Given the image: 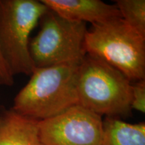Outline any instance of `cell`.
<instances>
[{"mask_svg":"<svg viewBox=\"0 0 145 145\" xmlns=\"http://www.w3.org/2000/svg\"><path fill=\"white\" fill-rule=\"evenodd\" d=\"M39 136L43 145H101V116L80 106L39 121Z\"/></svg>","mask_w":145,"mask_h":145,"instance_id":"cell-6","label":"cell"},{"mask_svg":"<svg viewBox=\"0 0 145 145\" xmlns=\"http://www.w3.org/2000/svg\"><path fill=\"white\" fill-rule=\"evenodd\" d=\"M39 22L40 30L30 42L35 68L82 61L87 54L86 23L69 20L48 9Z\"/></svg>","mask_w":145,"mask_h":145,"instance_id":"cell-5","label":"cell"},{"mask_svg":"<svg viewBox=\"0 0 145 145\" xmlns=\"http://www.w3.org/2000/svg\"><path fill=\"white\" fill-rule=\"evenodd\" d=\"M81 61L34 69L30 80L16 95L12 110L40 121L77 105V81Z\"/></svg>","mask_w":145,"mask_h":145,"instance_id":"cell-1","label":"cell"},{"mask_svg":"<svg viewBox=\"0 0 145 145\" xmlns=\"http://www.w3.org/2000/svg\"><path fill=\"white\" fill-rule=\"evenodd\" d=\"M101 145H145V123L130 124L106 117L103 121Z\"/></svg>","mask_w":145,"mask_h":145,"instance_id":"cell-9","label":"cell"},{"mask_svg":"<svg viewBox=\"0 0 145 145\" xmlns=\"http://www.w3.org/2000/svg\"><path fill=\"white\" fill-rule=\"evenodd\" d=\"M39 122L12 108L2 110L0 112V145H43Z\"/></svg>","mask_w":145,"mask_h":145,"instance_id":"cell-8","label":"cell"},{"mask_svg":"<svg viewBox=\"0 0 145 145\" xmlns=\"http://www.w3.org/2000/svg\"><path fill=\"white\" fill-rule=\"evenodd\" d=\"M115 5L125 22L145 36L144 0H116Z\"/></svg>","mask_w":145,"mask_h":145,"instance_id":"cell-10","label":"cell"},{"mask_svg":"<svg viewBox=\"0 0 145 145\" xmlns=\"http://www.w3.org/2000/svg\"><path fill=\"white\" fill-rule=\"evenodd\" d=\"M131 108L142 113L145 112V79L132 83Z\"/></svg>","mask_w":145,"mask_h":145,"instance_id":"cell-11","label":"cell"},{"mask_svg":"<svg viewBox=\"0 0 145 145\" xmlns=\"http://www.w3.org/2000/svg\"><path fill=\"white\" fill-rule=\"evenodd\" d=\"M48 10L69 20L91 25L121 17L116 5L100 0H41Z\"/></svg>","mask_w":145,"mask_h":145,"instance_id":"cell-7","label":"cell"},{"mask_svg":"<svg viewBox=\"0 0 145 145\" xmlns=\"http://www.w3.org/2000/svg\"><path fill=\"white\" fill-rule=\"evenodd\" d=\"M132 81L101 59L86 54L77 81V105L106 117L132 114Z\"/></svg>","mask_w":145,"mask_h":145,"instance_id":"cell-2","label":"cell"},{"mask_svg":"<svg viewBox=\"0 0 145 145\" xmlns=\"http://www.w3.org/2000/svg\"><path fill=\"white\" fill-rule=\"evenodd\" d=\"M48 8L36 0H0V51L12 75L35 69L30 36Z\"/></svg>","mask_w":145,"mask_h":145,"instance_id":"cell-4","label":"cell"},{"mask_svg":"<svg viewBox=\"0 0 145 145\" xmlns=\"http://www.w3.org/2000/svg\"><path fill=\"white\" fill-rule=\"evenodd\" d=\"M87 54L101 59L132 82L145 79V36L121 17L91 25L85 38Z\"/></svg>","mask_w":145,"mask_h":145,"instance_id":"cell-3","label":"cell"},{"mask_svg":"<svg viewBox=\"0 0 145 145\" xmlns=\"http://www.w3.org/2000/svg\"><path fill=\"white\" fill-rule=\"evenodd\" d=\"M14 77L9 70L0 51V86H13L14 83Z\"/></svg>","mask_w":145,"mask_h":145,"instance_id":"cell-12","label":"cell"}]
</instances>
